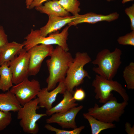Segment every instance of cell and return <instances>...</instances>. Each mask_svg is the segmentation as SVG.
<instances>
[{"label":"cell","instance_id":"6da1fadb","mask_svg":"<svg viewBox=\"0 0 134 134\" xmlns=\"http://www.w3.org/2000/svg\"><path fill=\"white\" fill-rule=\"evenodd\" d=\"M50 58L46 61L49 75L46 80L48 91L54 89L57 84L64 81L73 58L71 54L58 45L54 48Z\"/></svg>","mask_w":134,"mask_h":134},{"label":"cell","instance_id":"7a4b0ae2","mask_svg":"<svg viewBox=\"0 0 134 134\" xmlns=\"http://www.w3.org/2000/svg\"><path fill=\"white\" fill-rule=\"evenodd\" d=\"M122 54V51L118 48L112 52L108 49L102 50L98 53L92 62L93 65L97 66L93 67V70L105 78L112 79L121 64Z\"/></svg>","mask_w":134,"mask_h":134},{"label":"cell","instance_id":"3957f363","mask_svg":"<svg viewBox=\"0 0 134 134\" xmlns=\"http://www.w3.org/2000/svg\"><path fill=\"white\" fill-rule=\"evenodd\" d=\"M92 61L87 52H77L70 64L64 81L66 90L73 94V89L82 84L86 77H91L84 66Z\"/></svg>","mask_w":134,"mask_h":134},{"label":"cell","instance_id":"277c9868","mask_svg":"<svg viewBox=\"0 0 134 134\" xmlns=\"http://www.w3.org/2000/svg\"><path fill=\"white\" fill-rule=\"evenodd\" d=\"M101 106L95 103L93 107L89 108L87 112L96 119L107 123H113L119 121L128 105V102H118L113 96Z\"/></svg>","mask_w":134,"mask_h":134},{"label":"cell","instance_id":"5b68a950","mask_svg":"<svg viewBox=\"0 0 134 134\" xmlns=\"http://www.w3.org/2000/svg\"><path fill=\"white\" fill-rule=\"evenodd\" d=\"M69 27L67 26L61 33H51L48 37L41 36L39 30H34L32 29L30 33L25 38V40L23 43L24 48L27 51L33 46L38 44H56L65 50L68 51L69 49L67 40Z\"/></svg>","mask_w":134,"mask_h":134},{"label":"cell","instance_id":"8992f818","mask_svg":"<svg viewBox=\"0 0 134 134\" xmlns=\"http://www.w3.org/2000/svg\"><path fill=\"white\" fill-rule=\"evenodd\" d=\"M37 98L22 106L17 112V118L20 120L19 125L23 132L36 134L39 131L37 122L42 117L47 116L45 113L38 114L37 110L39 107Z\"/></svg>","mask_w":134,"mask_h":134},{"label":"cell","instance_id":"52a82bcc","mask_svg":"<svg viewBox=\"0 0 134 134\" xmlns=\"http://www.w3.org/2000/svg\"><path fill=\"white\" fill-rule=\"evenodd\" d=\"M92 85L95 88V98L101 103H104L113 96L111 93L113 91L118 93L124 101L128 102L129 100V97L126 90L117 81L108 79L96 74Z\"/></svg>","mask_w":134,"mask_h":134},{"label":"cell","instance_id":"ba28073f","mask_svg":"<svg viewBox=\"0 0 134 134\" xmlns=\"http://www.w3.org/2000/svg\"><path fill=\"white\" fill-rule=\"evenodd\" d=\"M39 82L27 78L21 82L13 85L9 91L15 95L21 106L36 98L41 90Z\"/></svg>","mask_w":134,"mask_h":134},{"label":"cell","instance_id":"9c48e42d","mask_svg":"<svg viewBox=\"0 0 134 134\" xmlns=\"http://www.w3.org/2000/svg\"><path fill=\"white\" fill-rule=\"evenodd\" d=\"M30 57L29 53L23 48L17 56L7 63L12 74L13 84H17L28 78Z\"/></svg>","mask_w":134,"mask_h":134},{"label":"cell","instance_id":"30bf717a","mask_svg":"<svg viewBox=\"0 0 134 134\" xmlns=\"http://www.w3.org/2000/svg\"><path fill=\"white\" fill-rule=\"evenodd\" d=\"M54 49L52 45L40 44L33 46L27 51L30 55L29 76H35L38 73L43 61L46 57L50 56Z\"/></svg>","mask_w":134,"mask_h":134},{"label":"cell","instance_id":"8fae6325","mask_svg":"<svg viewBox=\"0 0 134 134\" xmlns=\"http://www.w3.org/2000/svg\"><path fill=\"white\" fill-rule=\"evenodd\" d=\"M83 108V106L81 105L65 112L54 113L46 119V123L48 124L57 123L63 129H75L77 127L75 121L76 117Z\"/></svg>","mask_w":134,"mask_h":134},{"label":"cell","instance_id":"7c38bea8","mask_svg":"<svg viewBox=\"0 0 134 134\" xmlns=\"http://www.w3.org/2000/svg\"><path fill=\"white\" fill-rule=\"evenodd\" d=\"M66 90L64 81L59 83L57 86L51 91L47 87L41 89L37 96L39 107L46 110L50 109L52 107L58 95L63 94Z\"/></svg>","mask_w":134,"mask_h":134},{"label":"cell","instance_id":"4fadbf2b","mask_svg":"<svg viewBox=\"0 0 134 134\" xmlns=\"http://www.w3.org/2000/svg\"><path fill=\"white\" fill-rule=\"evenodd\" d=\"M75 16L76 18L68 24L69 27L76 26L83 23L94 24L102 21L110 22L117 19L119 17V14L116 12L112 13L107 15L90 12L83 15L78 14Z\"/></svg>","mask_w":134,"mask_h":134},{"label":"cell","instance_id":"5bb4252c","mask_svg":"<svg viewBox=\"0 0 134 134\" xmlns=\"http://www.w3.org/2000/svg\"><path fill=\"white\" fill-rule=\"evenodd\" d=\"M48 16V20L46 24L39 30L41 35L43 37H46L48 34L60 29L76 18V16L74 15L66 17Z\"/></svg>","mask_w":134,"mask_h":134},{"label":"cell","instance_id":"9a60e30c","mask_svg":"<svg viewBox=\"0 0 134 134\" xmlns=\"http://www.w3.org/2000/svg\"><path fill=\"white\" fill-rule=\"evenodd\" d=\"M24 45L13 41L8 42L0 48V66L12 60L19 54Z\"/></svg>","mask_w":134,"mask_h":134},{"label":"cell","instance_id":"2e32d148","mask_svg":"<svg viewBox=\"0 0 134 134\" xmlns=\"http://www.w3.org/2000/svg\"><path fill=\"white\" fill-rule=\"evenodd\" d=\"M73 93L66 90L63 94L62 100L55 106L46 110V114L47 116H50L55 113L65 112L77 106L78 104L73 99Z\"/></svg>","mask_w":134,"mask_h":134},{"label":"cell","instance_id":"e0dca14e","mask_svg":"<svg viewBox=\"0 0 134 134\" xmlns=\"http://www.w3.org/2000/svg\"><path fill=\"white\" fill-rule=\"evenodd\" d=\"M35 9L40 13L49 15L61 17L70 16L69 12L65 10L59 3L58 0L47 1L43 5L36 7Z\"/></svg>","mask_w":134,"mask_h":134},{"label":"cell","instance_id":"ac0fdd59","mask_svg":"<svg viewBox=\"0 0 134 134\" xmlns=\"http://www.w3.org/2000/svg\"><path fill=\"white\" fill-rule=\"evenodd\" d=\"M22 106L14 94L9 90L4 93H0V110L17 112Z\"/></svg>","mask_w":134,"mask_h":134},{"label":"cell","instance_id":"d6986e66","mask_svg":"<svg viewBox=\"0 0 134 134\" xmlns=\"http://www.w3.org/2000/svg\"><path fill=\"white\" fill-rule=\"evenodd\" d=\"M84 118L88 121L90 126L92 134H99L102 131L116 127L113 123L105 122L95 118L88 113L83 114Z\"/></svg>","mask_w":134,"mask_h":134},{"label":"cell","instance_id":"ffe728a7","mask_svg":"<svg viewBox=\"0 0 134 134\" xmlns=\"http://www.w3.org/2000/svg\"><path fill=\"white\" fill-rule=\"evenodd\" d=\"M0 67V90L3 92L9 90L13 85V75L7 63L3 64Z\"/></svg>","mask_w":134,"mask_h":134},{"label":"cell","instance_id":"44dd1931","mask_svg":"<svg viewBox=\"0 0 134 134\" xmlns=\"http://www.w3.org/2000/svg\"><path fill=\"white\" fill-rule=\"evenodd\" d=\"M123 77L128 90L134 89V63L132 62L126 66L123 72Z\"/></svg>","mask_w":134,"mask_h":134},{"label":"cell","instance_id":"7402d4cb","mask_svg":"<svg viewBox=\"0 0 134 134\" xmlns=\"http://www.w3.org/2000/svg\"><path fill=\"white\" fill-rule=\"evenodd\" d=\"M59 3L66 11L74 16L78 14L80 10L78 0H59Z\"/></svg>","mask_w":134,"mask_h":134},{"label":"cell","instance_id":"603a6c76","mask_svg":"<svg viewBox=\"0 0 134 134\" xmlns=\"http://www.w3.org/2000/svg\"><path fill=\"white\" fill-rule=\"evenodd\" d=\"M44 127L49 131L55 132L56 134H79L85 127L84 126H82L70 131L57 128L48 124L45 125Z\"/></svg>","mask_w":134,"mask_h":134},{"label":"cell","instance_id":"cb8c5ba5","mask_svg":"<svg viewBox=\"0 0 134 134\" xmlns=\"http://www.w3.org/2000/svg\"><path fill=\"white\" fill-rule=\"evenodd\" d=\"M12 120V115L10 112L0 110V131L4 130L8 126Z\"/></svg>","mask_w":134,"mask_h":134},{"label":"cell","instance_id":"d4e9b609","mask_svg":"<svg viewBox=\"0 0 134 134\" xmlns=\"http://www.w3.org/2000/svg\"><path fill=\"white\" fill-rule=\"evenodd\" d=\"M118 43L123 45L134 46V31L126 35L119 37L117 39Z\"/></svg>","mask_w":134,"mask_h":134},{"label":"cell","instance_id":"484cf974","mask_svg":"<svg viewBox=\"0 0 134 134\" xmlns=\"http://www.w3.org/2000/svg\"><path fill=\"white\" fill-rule=\"evenodd\" d=\"M125 11L130 19L131 29L134 31V4H133L131 6L126 8Z\"/></svg>","mask_w":134,"mask_h":134},{"label":"cell","instance_id":"4316f807","mask_svg":"<svg viewBox=\"0 0 134 134\" xmlns=\"http://www.w3.org/2000/svg\"><path fill=\"white\" fill-rule=\"evenodd\" d=\"M84 91L82 88H76L73 94V99L76 101H81L83 100L86 97Z\"/></svg>","mask_w":134,"mask_h":134},{"label":"cell","instance_id":"83f0119b","mask_svg":"<svg viewBox=\"0 0 134 134\" xmlns=\"http://www.w3.org/2000/svg\"><path fill=\"white\" fill-rule=\"evenodd\" d=\"M8 42L7 36L5 33L3 27L0 25V48Z\"/></svg>","mask_w":134,"mask_h":134},{"label":"cell","instance_id":"f1b7e54d","mask_svg":"<svg viewBox=\"0 0 134 134\" xmlns=\"http://www.w3.org/2000/svg\"><path fill=\"white\" fill-rule=\"evenodd\" d=\"M49 0H34L30 6L29 9H31L42 4L44 2Z\"/></svg>","mask_w":134,"mask_h":134},{"label":"cell","instance_id":"f546056e","mask_svg":"<svg viewBox=\"0 0 134 134\" xmlns=\"http://www.w3.org/2000/svg\"><path fill=\"white\" fill-rule=\"evenodd\" d=\"M125 131L127 134H134V125L132 127L130 123L127 122L125 124Z\"/></svg>","mask_w":134,"mask_h":134},{"label":"cell","instance_id":"4dcf8cb0","mask_svg":"<svg viewBox=\"0 0 134 134\" xmlns=\"http://www.w3.org/2000/svg\"><path fill=\"white\" fill-rule=\"evenodd\" d=\"M34 0H26V4L27 9H29L31 4Z\"/></svg>","mask_w":134,"mask_h":134},{"label":"cell","instance_id":"1f68e13d","mask_svg":"<svg viewBox=\"0 0 134 134\" xmlns=\"http://www.w3.org/2000/svg\"><path fill=\"white\" fill-rule=\"evenodd\" d=\"M133 0H122V3L124 4L127 2L133 1Z\"/></svg>","mask_w":134,"mask_h":134},{"label":"cell","instance_id":"d6a6232c","mask_svg":"<svg viewBox=\"0 0 134 134\" xmlns=\"http://www.w3.org/2000/svg\"><path fill=\"white\" fill-rule=\"evenodd\" d=\"M106 0L108 1H112L114 0Z\"/></svg>","mask_w":134,"mask_h":134}]
</instances>
